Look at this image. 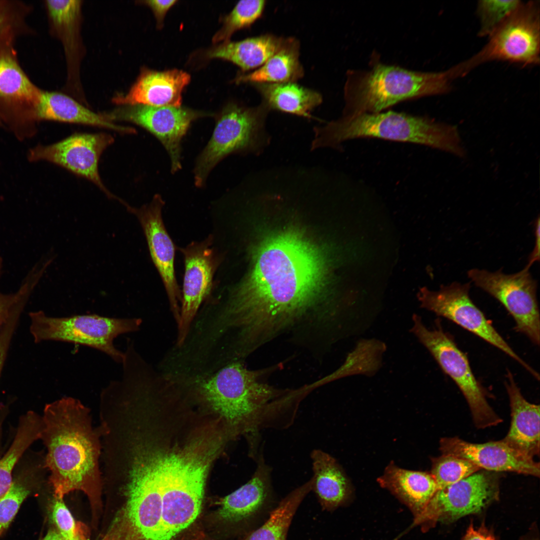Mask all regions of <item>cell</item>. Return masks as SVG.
Instances as JSON below:
<instances>
[{
    "label": "cell",
    "instance_id": "ffe728a7",
    "mask_svg": "<svg viewBox=\"0 0 540 540\" xmlns=\"http://www.w3.org/2000/svg\"><path fill=\"white\" fill-rule=\"evenodd\" d=\"M440 449L442 454L467 460L480 470L540 476L538 462L512 448L502 440L477 444L456 436L444 437L440 441Z\"/></svg>",
    "mask_w": 540,
    "mask_h": 540
},
{
    "label": "cell",
    "instance_id": "7bdbcfd3",
    "mask_svg": "<svg viewBox=\"0 0 540 540\" xmlns=\"http://www.w3.org/2000/svg\"><path fill=\"white\" fill-rule=\"evenodd\" d=\"M4 125L2 122V120H1V119L0 118V127H4Z\"/></svg>",
    "mask_w": 540,
    "mask_h": 540
},
{
    "label": "cell",
    "instance_id": "f1b7e54d",
    "mask_svg": "<svg viewBox=\"0 0 540 540\" xmlns=\"http://www.w3.org/2000/svg\"><path fill=\"white\" fill-rule=\"evenodd\" d=\"M312 478L278 503L267 519L248 532L241 540H286L290 526L299 506L312 490Z\"/></svg>",
    "mask_w": 540,
    "mask_h": 540
},
{
    "label": "cell",
    "instance_id": "8992f818",
    "mask_svg": "<svg viewBox=\"0 0 540 540\" xmlns=\"http://www.w3.org/2000/svg\"><path fill=\"white\" fill-rule=\"evenodd\" d=\"M153 447L166 540H172L200 514L209 458L192 448L166 450L160 448L155 442Z\"/></svg>",
    "mask_w": 540,
    "mask_h": 540
},
{
    "label": "cell",
    "instance_id": "d6a6232c",
    "mask_svg": "<svg viewBox=\"0 0 540 540\" xmlns=\"http://www.w3.org/2000/svg\"><path fill=\"white\" fill-rule=\"evenodd\" d=\"M481 470L471 462L456 456L442 454L432 458L430 474L438 490L444 488Z\"/></svg>",
    "mask_w": 540,
    "mask_h": 540
},
{
    "label": "cell",
    "instance_id": "603a6c76",
    "mask_svg": "<svg viewBox=\"0 0 540 540\" xmlns=\"http://www.w3.org/2000/svg\"><path fill=\"white\" fill-rule=\"evenodd\" d=\"M38 122L52 120L106 128L123 134H134L132 127L112 121L106 114H97L61 92L42 90L36 111Z\"/></svg>",
    "mask_w": 540,
    "mask_h": 540
},
{
    "label": "cell",
    "instance_id": "1f68e13d",
    "mask_svg": "<svg viewBox=\"0 0 540 540\" xmlns=\"http://www.w3.org/2000/svg\"><path fill=\"white\" fill-rule=\"evenodd\" d=\"M266 5L265 0L240 1L224 18L223 25L213 36L212 42H228L236 31L250 26L260 18Z\"/></svg>",
    "mask_w": 540,
    "mask_h": 540
},
{
    "label": "cell",
    "instance_id": "7c38bea8",
    "mask_svg": "<svg viewBox=\"0 0 540 540\" xmlns=\"http://www.w3.org/2000/svg\"><path fill=\"white\" fill-rule=\"evenodd\" d=\"M470 282H453L438 291L422 288L418 294L420 307L444 318L494 346L518 362L534 378L538 374L522 359L495 329L470 296Z\"/></svg>",
    "mask_w": 540,
    "mask_h": 540
},
{
    "label": "cell",
    "instance_id": "836d02e7",
    "mask_svg": "<svg viewBox=\"0 0 540 540\" xmlns=\"http://www.w3.org/2000/svg\"><path fill=\"white\" fill-rule=\"evenodd\" d=\"M522 3L518 0H481L476 13L480 22L478 36L488 37Z\"/></svg>",
    "mask_w": 540,
    "mask_h": 540
},
{
    "label": "cell",
    "instance_id": "5b68a950",
    "mask_svg": "<svg viewBox=\"0 0 540 540\" xmlns=\"http://www.w3.org/2000/svg\"><path fill=\"white\" fill-rule=\"evenodd\" d=\"M455 79L450 68L441 72H420L376 64L368 72H348L343 116L377 113L400 102L442 94Z\"/></svg>",
    "mask_w": 540,
    "mask_h": 540
},
{
    "label": "cell",
    "instance_id": "ba28073f",
    "mask_svg": "<svg viewBox=\"0 0 540 540\" xmlns=\"http://www.w3.org/2000/svg\"><path fill=\"white\" fill-rule=\"evenodd\" d=\"M412 319L410 332L460 388L468 404L476 426L485 428L500 424L502 420L488 402L485 391L475 377L466 356L444 330L440 320H437L435 327L430 330L417 314H414Z\"/></svg>",
    "mask_w": 540,
    "mask_h": 540
},
{
    "label": "cell",
    "instance_id": "8fae6325",
    "mask_svg": "<svg viewBox=\"0 0 540 540\" xmlns=\"http://www.w3.org/2000/svg\"><path fill=\"white\" fill-rule=\"evenodd\" d=\"M526 265L520 271L506 274L472 268L468 276L478 287L498 300L513 318L514 328L534 344H540V316L536 298L537 282Z\"/></svg>",
    "mask_w": 540,
    "mask_h": 540
},
{
    "label": "cell",
    "instance_id": "74e56055",
    "mask_svg": "<svg viewBox=\"0 0 540 540\" xmlns=\"http://www.w3.org/2000/svg\"><path fill=\"white\" fill-rule=\"evenodd\" d=\"M24 6L0 0V46L12 43L24 15Z\"/></svg>",
    "mask_w": 540,
    "mask_h": 540
},
{
    "label": "cell",
    "instance_id": "7402d4cb",
    "mask_svg": "<svg viewBox=\"0 0 540 540\" xmlns=\"http://www.w3.org/2000/svg\"><path fill=\"white\" fill-rule=\"evenodd\" d=\"M506 380L505 386L510 402L512 420L508 434L502 440L514 449L534 458L540 454V406L525 399L508 370Z\"/></svg>",
    "mask_w": 540,
    "mask_h": 540
},
{
    "label": "cell",
    "instance_id": "e0dca14e",
    "mask_svg": "<svg viewBox=\"0 0 540 540\" xmlns=\"http://www.w3.org/2000/svg\"><path fill=\"white\" fill-rule=\"evenodd\" d=\"M110 119L132 122L155 136L167 150L172 173L181 168V142L192 123L209 116L190 108L145 105L124 106L106 114Z\"/></svg>",
    "mask_w": 540,
    "mask_h": 540
},
{
    "label": "cell",
    "instance_id": "8d00e7d4",
    "mask_svg": "<svg viewBox=\"0 0 540 540\" xmlns=\"http://www.w3.org/2000/svg\"><path fill=\"white\" fill-rule=\"evenodd\" d=\"M30 492L24 485L13 482L8 492L0 500V536L8 527Z\"/></svg>",
    "mask_w": 540,
    "mask_h": 540
},
{
    "label": "cell",
    "instance_id": "4316f807",
    "mask_svg": "<svg viewBox=\"0 0 540 540\" xmlns=\"http://www.w3.org/2000/svg\"><path fill=\"white\" fill-rule=\"evenodd\" d=\"M284 39L268 34L238 42L228 41L209 50L206 56L230 61L243 71L256 69L279 49Z\"/></svg>",
    "mask_w": 540,
    "mask_h": 540
},
{
    "label": "cell",
    "instance_id": "e575fe53",
    "mask_svg": "<svg viewBox=\"0 0 540 540\" xmlns=\"http://www.w3.org/2000/svg\"><path fill=\"white\" fill-rule=\"evenodd\" d=\"M2 269V259L0 256V277ZM46 270V268L44 265L37 264L28 273L16 292L4 294L0 292V328L7 322L18 304L23 299L30 298Z\"/></svg>",
    "mask_w": 540,
    "mask_h": 540
},
{
    "label": "cell",
    "instance_id": "ac0fdd59",
    "mask_svg": "<svg viewBox=\"0 0 540 540\" xmlns=\"http://www.w3.org/2000/svg\"><path fill=\"white\" fill-rule=\"evenodd\" d=\"M256 460V469L250 479L222 499L218 511L224 522L244 524L249 531L262 524L278 502L272 488V468L262 454H258Z\"/></svg>",
    "mask_w": 540,
    "mask_h": 540
},
{
    "label": "cell",
    "instance_id": "52a82bcc",
    "mask_svg": "<svg viewBox=\"0 0 540 540\" xmlns=\"http://www.w3.org/2000/svg\"><path fill=\"white\" fill-rule=\"evenodd\" d=\"M30 332L35 343L45 340L72 342L88 346L106 353L122 363L124 353L114 344L118 336L139 330L138 318H114L97 314L74 315L55 318L41 310L30 312Z\"/></svg>",
    "mask_w": 540,
    "mask_h": 540
},
{
    "label": "cell",
    "instance_id": "83f0119b",
    "mask_svg": "<svg viewBox=\"0 0 540 540\" xmlns=\"http://www.w3.org/2000/svg\"><path fill=\"white\" fill-rule=\"evenodd\" d=\"M270 110H276L306 118L322 101L320 94L296 82L253 84Z\"/></svg>",
    "mask_w": 540,
    "mask_h": 540
},
{
    "label": "cell",
    "instance_id": "cb8c5ba5",
    "mask_svg": "<svg viewBox=\"0 0 540 540\" xmlns=\"http://www.w3.org/2000/svg\"><path fill=\"white\" fill-rule=\"evenodd\" d=\"M378 482L402 500L418 516L438 490L430 473L408 470L391 462Z\"/></svg>",
    "mask_w": 540,
    "mask_h": 540
},
{
    "label": "cell",
    "instance_id": "9c48e42d",
    "mask_svg": "<svg viewBox=\"0 0 540 540\" xmlns=\"http://www.w3.org/2000/svg\"><path fill=\"white\" fill-rule=\"evenodd\" d=\"M268 111L262 103L248 108L232 102L223 108L217 116L211 138L196 162V186L204 185L211 170L226 156L256 151L263 146L264 124Z\"/></svg>",
    "mask_w": 540,
    "mask_h": 540
},
{
    "label": "cell",
    "instance_id": "4dcf8cb0",
    "mask_svg": "<svg viewBox=\"0 0 540 540\" xmlns=\"http://www.w3.org/2000/svg\"><path fill=\"white\" fill-rule=\"evenodd\" d=\"M45 4L53 28L63 40L68 56L73 55L78 48L81 2L46 0Z\"/></svg>",
    "mask_w": 540,
    "mask_h": 540
},
{
    "label": "cell",
    "instance_id": "3957f363",
    "mask_svg": "<svg viewBox=\"0 0 540 540\" xmlns=\"http://www.w3.org/2000/svg\"><path fill=\"white\" fill-rule=\"evenodd\" d=\"M194 380L200 394L213 409L255 440L261 430L288 428L296 418L300 402L298 392L263 383L258 372L240 362Z\"/></svg>",
    "mask_w": 540,
    "mask_h": 540
},
{
    "label": "cell",
    "instance_id": "2e32d148",
    "mask_svg": "<svg viewBox=\"0 0 540 540\" xmlns=\"http://www.w3.org/2000/svg\"><path fill=\"white\" fill-rule=\"evenodd\" d=\"M114 142L107 133H78L56 143L39 144L30 149L27 158L30 162L46 161L62 166L92 182L108 198L116 199L100 178L98 162L103 152Z\"/></svg>",
    "mask_w": 540,
    "mask_h": 540
},
{
    "label": "cell",
    "instance_id": "d6986e66",
    "mask_svg": "<svg viewBox=\"0 0 540 540\" xmlns=\"http://www.w3.org/2000/svg\"><path fill=\"white\" fill-rule=\"evenodd\" d=\"M164 205L162 196L156 194L148 204L138 208L128 204L126 208L136 216L143 230L152 261L160 276L171 310L178 324L182 294L175 274L174 245L162 218Z\"/></svg>",
    "mask_w": 540,
    "mask_h": 540
},
{
    "label": "cell",
    "instance_id": "ee69618b",
    "mask_svg": "<svg viewBox=\"0 0 540 540\" xmlns=\"http://www.w3.org/2000/svg\"><path fill=\"white\" fill-rule=\"evenodd\" d=\"M536 540V539H533V540Z\"/></svg>",
    "mask_w": 540,
    "mask_h": 540
},
{
    "label": "cell",
    "instance_id": "5bb4252c",
    "mask_svg": "<svg viewBox=\"0 0 540 540\" xmlns=\"http://www.w3.org/2000/svg\"><path fill=\"white\" fill-rule=\"evenodd\" d=\"M500 494L499 476L496 472L480 470L472 475L438 490L423 512L420 522H452L478 513L494 501Z\"/></svg>",
    "mask_w": 540,
    "mask_h": 540
},
{
    "label": "cell",
    "instance_id": "9a60e30c",
    "mask_svg": "<svg viewBox=\"0 0 540 540\" xmlns=\"http://www.w3.org/2000/svg\"><path fill=\"white\" fill-rule=\"evenodd\" d=\"M213 244V236L210 235L204 240L192 242L180 248L184 258V274L177 324L178 346L184 342L200 305L213 288V278L222 262L220 253Z\"/></svg>",
    "mask_w": 540,
    "mask_h": 540
},
{
    "label": "cell",
    "instance_id": "f6af8a7d",
    "mask_svg": "<svg viewBox=\"0 0 540 540\" xmlns=\"http://www.w3.org/2000/svg\"></svg>",
    "mask_w": 540,
    "mask_h": 540
},
{
    "label": "cell",
    "instance_id": "30bf717a",
    "mask_svg": "<svg viewBox=\"0 0 540 540\" xmlns=\"http://www.w3.org/2000/svg\"><path fill=\"white\" fill-rule=\"evenodd\" d=\"M488 38L480 52L457 64L462 76L478 65L490 61H507L523 66L539 64L538 2H522Z\"/></svg>",
    "mask_w": 540,
    "mask_h": 540
},
{
    "label": "cell",
    "instance_id": "b9f144b4",
    "mask_svg": "<svg viewBox=\"0 0 540 540\" xmlns=\"http://www.w3.org/2000/svg\"><path fill=\"white\" fill-rule=\"evenodd\" d=\"M41 540H65L60 534L56 529L52 528L47 532L45 536Z\"/></svg>",
    "mask_w": 540,
    "mask_h": 540
},
{
    "label": "cell",
    "instance_id": "f546056e",
    "mask_svg": "<svg viewBox=\"0 0 540 540\" xmlns=\"http://www.w3.org/2000/svg\"><path fill=\"white\" fill-rule=\"evenodd\" d=\"M42 418L33 412L22 416L14 440L4 456L0 459V500L6 494L12 484V470L26 448L40 438Z\"/></svg>",
    "mask_w": 540,
    "mask_h": 540
},
{
    "label": "cell",
    "instance_id": "277c9868",
    "mask_svg": "<svg viewBox=\"0 0 540 540\" xmlns=\"http://www.w3.org/2000/svg\"><path fill=\"white\" fill-rule=\"evenodd\" d=\"M312 148H336L344 142L356 138H378L422 144L465 155L455 126L426 116L390 110L343 116L324 126L316 128Z\"/></svg>",
    "mask_w": 540,
    "mask_h": 540
},
{
    "label": "cell",
    "instance_id": "f35d334b",
    "mask_svg": "<svg viewBox=\"0 0 540 540\" xmlns=\"http://www.w3.org/2000/svg\"><path fill=\"white\" fill-rule=\"evenodd\" d=\"M176 0H146L144 2L152 10L156 16L157 24L159 28L163 25L164 16L168 11L172 7Z\"/></svg>",
    "mask_w": 540,
    "mask_h": 540
},
{
    "label": "cell",
    "instance_id": "484cf974",
    "mask_svg": "<svg viewBox=\"0 0 540 540\" xmlns=\"http://www.w3.org/2000/svg\"><path fill=\"white\" fill-rule=\"evenodd\" d=\"M300 50L298 40L284 38L279 49L262 66L252 72L240 74L234 81L252 84L296 82L304 76Z\"/></svg>",
    "mask_w": 540,
    "mask_h": 540
},
{
    "label": "cell",
    "instance_id": "44dd1931",
    "mask_svg": "<svg viewBox=\"0 0 540 540\" xmlns=\"http://www.w3.org/2000/svg\"><path fill=\"white\" fill-rule=\"evenodd\" d=\"M190 80V76L180 70L144 68L128 92L116 96L112 101L124 106L180 107L182 92Z\"/></svg>",
    "mask_w": 540,
    "mask_h": 540
},
{
    "label": "cell",
    "instance_id": "60d3db41",
    "mask_svg": "<svg viewBox=\"0 0 540 540\" xmlns=\"http://www.w3.org/2000/svg\"><path fill=\"white\" fill-rule=\"evenodd\" d=\"M535 229V244L534 248L530 255L529 262L527 264L529 266L536 261L540 260V218L538 217L534 224Z\"/></svg>",
    "mask_w": 540,
    "mask_h": 540
},
{
    "label": "cell",
    "instance_id": "7a4b0ae2",
    "mask_svg": "<svg viewBox=\"0 0 540 540\" xmlns=\"http://www.w3.org/2000/svg\"><path fill=\"white\" fill-rule=\"evenodd\" d=\"M42 420L40 438L48 450L45 465L54 496L64 498L80 490L98 504L102 488L101 432L94 427L90 410L78 399L64 397L46 405Z\"/></svg>",
    "mask_w": 540,
    "mask_h": 540
},
{
    "label": "cell",
    "instance_id": "d4e9b609",
    "mask_svg": "<svg viewBox=\"0 0 540 540\" xmlns=\"http://www.w3.org/2000/svg\"><path fill=\"white\" fill-rule=\"evenodd\" d=\"M310 458L313 471L312 489L322 507L332 511L342 505L350 494V484L336 460L320 449Z\"/></svg>",
    "mask_w": 540,
    "mask_h": 540
},
{
    "label": "cell",
    "instance_id": "ab89813d",
    "mask_svg": "<svg viewBox=\"0 0 540 540\" xmlns=\"http://www.w3.org/2000/svg\"><path fill=\"white\" fill-rule=\"evenodd\" d=\"M461 540H496L493 534L484 526L476 528L470 524Z\"/></svg>",
    "mask_w": 540,
    "mask_h": 540
},
{
    "label": "cell",
    "instance_id": "4fadbf2b",
    "mask_svg": "<svg viewBox=\"0 0 540 540\" xmlns=\"http://www.w3.org/2000/svg\"><path fill=\"white\" fill-rule=\"evenodd\" d=\"M41 92L20 66L12 43L0 46V118L20 140L36 132Z\"/></svg>",
    "mask_w": 540,
    "mask_h": 540
},
{
    "label": "cell",
    "instance_id": "6da1fadb",
    "mask_svg": "<svg viewBox=\"0 0 540 540\" xmlns=\"http://www.w3.org/2000/svg\"><path fill=\"white\" fill-rule=\"evenodd\" d=\"M320 249L296 230L268 238L252 268L220 314L224 328H238L245 343L264 339L301 317L318 297L324 276Z\"/></svg>",
    "mask_w": 540,
    "mask_h": 540
},
{
    "label": "cell",
    "instance_id": "d590c367",
    "mask_svg": "<svg viewBox=\"0 0 540 540\" xmlns=\"http://www.w3.org/2000/svg\"><path fill=\"white\" fill-rule=\"evenodd\" d=\"M52 516L56 530L65 540H88L63 499L54 497Z\"/></svg>",
    "mask_w": 540,
    "mask_h": 540
}]
</instances>
